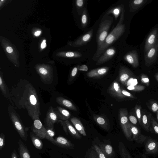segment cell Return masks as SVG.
<instances>
[{
	"label": "cell",
	"instance_id": "6da1fadb",
	"mask_svg": "<svg viewBox=\"0 0 158 158\" xmlns=\"http://www.w3.org/2000/svg\"><path fill=\"white\" fill-rule=\"evenodd\" d=\"M12 101L17 108L26 109L33 121L40 119V103L33 85L26 80H21L12 89Z\"/></svg>",
	"mask_w": 158,
	"mask_h": 158
},
{
	"label": "cell",
	"instance_id": "7a4b0ae2",
	"mask_svg": "<svg viewBox=\"0 0 158 158\" xmlns=\"http://www.w3.org/2000/svg\"><path fill=\"white\" fill-rule=\"evenodd\" d=\"M124 10L123 6L120 18L118 23L113 30L108 35L103 43L94 55L92 59L96 61L99 57L109 47L118 39L124 33L125 30V26L123 24Z\"/></svg>",
	"mask_w": 158,
	"mask_h": 158
},
{
	"label": "cell",
	"instance_id": "3957f363",
	"mask_svg": "<svg viewBox=\"0 0 158 158\" xmlns=\"http://www.w3.org/2000/svg\"><path fill=\"white\" fill-rule=\"evenodd\" d=\"M8 110L10 118L15 130L21 138L26 141L28 137L27 131L29 128L24 127L13 106L9 105L8 106Z\"/></svg>",
	"mask_w": 158,
	"mask_h": 158
},
{
	"label": "cell",
	"instance_id": "277c9868",
	"mask_svg": "<svg viewBox=\"0 0 158 158\" xmlns=\"http://www.w3.org/2000/svg\"><path fill=\"white\" fill-rule=\"evenodd\" d=\"M113 20V17L110 16H103L102 18L96 33L97 50L99 48L108 36Z\"/></svg>",
	"mask_w": 158,
	"mask_h": 158
},
{
	"label": "cell",
	"instance_id": "5b68a950",
	"mask_svg": "<svg viewBox=\"0 0 158 158\" xmlns=\"http://www.w3.org/2000/svg\"><path fill=\"white\" fill-rule=\"evenodd\" d=\"M120 123L123 132L127 139L130 141L132 140L127 110L121 108L119 110Z\"/></svg>",
	"mask_w": 158,
	"mask_h": 158
},
{
	"label": "cell",
	"instance_id": "8992f818",
	"mask_svg": "<svg viewBox=\"0 0 158 158\" xmlns=\"http://www.w3.org/2000/svg\"><path fill=\"white\" fill-rule=\"evenodd\" d=\"M59 120L57 115L54 108L52 106H50L44 119L46 128L54 129V124L58 123Z\"/></svg>",
	"mask_w": 158,
	"mask_h": 158
},
{
	"label": "cell",
	"instance_id": "52a82bcc",
	"mask_svg": "<svg viewBox=\"0 0 158 158\" xmlns=\"http://www.w3.org/2000/svg\"><path fill=\"white\" fill-rule=\"evenodd\" d=\"M158 54V41L146 53L145 56V66H149L156 61Z\"/></svg>",
	"mask_w": 158,
	"mask_h": 158
},
{
	"label": "cell",
	"instance_id": "ba28073f",
	"mask_svg": "<svg viewBox=\"0 0 158 158\" xmlns=\"http://www.w3.org/2000/svg\"><path fill=\"white\" fill-rule=\"evenodd\" d=\"M34 121L31 127L32 132L40 139H45L46 128L42 124L40 119Z\"/></svg>",
	"mask_w": 158,
	"mask_h": 158
},
{
	"label": "cell",
	"instance_id": "9c48e42d",
	"mask_svg": "<svg viewBox=\"0 0 158 158\" xmlns=\"http://www.w3.org/2000/svg\"><path fill=\"white\" fill-rule=\"evenodd\" d=\"M94 30L91 29L74 41L72 46L73 47H81L86 45L91 40L93 36Z\"/></svg>",
	"mask_w": 158,
	"mask_h": 158
},
{
	"label": "cell",
	"instance_id": "30bf717a",
	"mask_svg": "<svg viewBox=\"0 0 158 158\" xmlns=\"http://www.w3.org/2000/svg\"><path fill=\"white\" fill-rule=\"evenodd\" d=\"M116 52V50L114 47H109L103 53L96 61V65L102 64L107 62L113 57Z\"/></svg>",
	"mask_w": 158,
	"mask_h": 158
},
{
	"label": "cell",
	"instance_id": "8fae6325",
	"mask_svg": "<svg viewBox=\"0 0 158 158\" xmlns=\"http://www.w3.org/2000/svg\"><path fill=\"white\" fill-rule=\"evenodd\" d=\"M158 41V29L156 28L152 31L147 39L144 47L145 53H146Z\"/></svg>",
	"mask_w": 158,
	"mask_h": 158
},
{
	"label": "cell",
	"instance_id": "7c38bea8",
	"mask_svg": "<svg viewBox=\"0 0 158 158\" xmlns=\"http://www.w3.org/2000/svg\"><path fill=\"white\" fill-rule=\"evenodd\" d=\"M121 89L119 83L114 81L108 89V93L112 96L118 99H123L126 97L122 93Z\"/></svg>",
	"mask_w": 158,
	"mask_h": 158
},
{
	"label": "cell",
	"instance_id": "4fadbf2b",
	"mask_svg": "<svg viewBox=\"0 0 158 158\" xmlns=\"http://www.w3.org/2000/svg\"><path fill=\"white\" fill-rule=\"evenodd\" d=\"M133 77V74L129 69L123 66H120L119 70V81L123 85H125L128 80Z\"/></svg>",
	"mask_w": 158,
	"mask_h": 158
},
{
	"label": "cell",
	"instance_id": "5bb4252c",
	"mask_svg": "<svg viewBox=\"0 0 158 158\" xmlns=\"http://www.w3.org/2000/svg\"><path fill=\"white\" fill-rule=\"evenodd\" d=\"M52 143L58 147L65 149H72L75 147L70 140L61 136L56 137Z\"/></svg>",
	"mask_w": 158,
	"mask_h": 158
},
{
	"label": "cell",
	"instance_id": "9a60e30c",
	"mask_svg": "<svg viewBox=\"0 0 158 158\" xmlns=\"http://www.w3.org/2000/svg\"><path fill=\"white\" fill-rule=\"evenodd\" d=\"M130 126L132 134V140H134L139 143L143 142L147 139V136L141 133L139 129L130 123Z\"/></svg>",
	"mask_w": 158,
	"mask_h": 158
},
{
	"label": "cell",
	"instance_id": "2e32d148",
	"mask_svg": "<svg viewBox=\"0 0 158 158\" xmlns=\"http://www.w3.org/2000/svg\"><path fill=\"white\" fill-rule=\"evenodd\" d=\"M47 69L44 67H40L38 73L42 81L44 83L49 84L52 82L53 77L52 73Z\"/></svg>",
	"mask_w": 158,
	"mask_h": 158
},
{
	"label": "cell",
	"instance_id": "e0dca14e",
	"mask_svg": "<svg viewBox=\"0 0 158 158\" xmlns=\"http://www.w3.org/2000/svg\"><path fill=\"white\" fill-rule=\"evenodd\" d=\"M123 58L133 67L136 68L139 66L138 56L135 51L133 50L127 53L124 56Z\"/></svg>",
	"mask_w": 158,
	"mask_h": 158
},
{
	"label": "cell",
	"instance_id": "ac0fdd59",
	"mask_svg": "<svg viewBox=\"0 0 158 158\" xmlns=\"http://www.w3.org/2000/svg\"><path fill=\"white\" fill-rule=\"evenodd\" d=\"M109 68L103 67L93 69L87 73V76L89 77L96 78L102 77L105 75L108 71Z\"/></svg>",
	"mask_w": 158,
	"mask_h": 158
},
{
	"label": "cell",
	"instance_id": "d6986e66",
	"mask_svg": "<svg viewBox=\"0 0 158 158\" xmlns=\"http://www.w3.org/2000/svg\"><path fill=\"white\" fill-rule=\"evenodd\" d=\"M145 148L148 154L157 153H158V142L155 140L149 139L146 143Z\"/></svg>",
	"mask_w": 158,
	"mask_h": 158
},
{
	"label": "cell",
	"instance_id": "ffe728a7",
	"mask_svg": "<svg viewBox=\"0 0 158 158\" xmlns=\"http://www.w3.org/2000/svg\"><path fill=\"white\" fill-rule=\"evenodd\" d=\"M56 101L59 105L69 109L76 111H77L76 107L72 102L62 97H57Z\"/></svg>",
	"mask_w": 158,
	"mask_h": 158
},
{
	"label": "cell",
	"instance_id": "44dd1931",
	"mask_svg": "<svg viewBox=\"0 0 158 158\" xmlns=\"http://www.w3.org/2000/svg\"><path fill=\"white\" fill-rule=\"evenodd\" d=\"M106 158H112L114 154L112 147L110 145L102 143L97 144Z\"/></svg>",
	"mask_w": 158,
	"mask_h": 158
},
{
	"label": "cell",
	"instance_id": "7402d4cb",
	"mask_svg": "<svg viewBox=\"0 0 158 158\" xmlns=\"http://www.w3.org/2000/svg\"><path fill=\"white\" fill-rule=\"evenodd\" d=\"M54 109L59 119L65 121L68 120L71 116V114L68 110L60 106H57Z\"/></svg>",
	"mask_w": 158,
	"mask_h": 158
},
{
	"label": "cell",
	"instance_id": "603a6c76",
	"mask_svg": "<svg viewBox=\"0 0 158 158\" xmlns=\"http://www.w3.org/2000/svg\"><path fill=\"white\" fill-rule=\"evenodd\" d=\"M0 89L3 95L6 98L11 101L12 95L10 92L6 84L1 73L0 76Z\"/></svg>",
	"mask_w": 158,
	"mask_h": 158
},
{
	"label": "cell",
	"instance_id": "cb8c5ba5",
	"mask_svg": "<svg viewBox=\"0 0 158 158\" xmlns=\"http://www.w3.org/2000/svg\"><path fill=\"white\" fill-rule=\"evenodd\" d=\"M18 148L20 158H31L30 152L26 145L21 140L18 141Z\"/></svg>",
	"mask_w": 158,
	"mask_h": 158
},
{
	"label": "cell",
	"instance_id": "d4e9b609",
	"mask_svg": "<svg viewBox=\"0 0 158 158\" xmlns=\"http://www.w3.org/2000/svg\"><path fill=\"white\" fill-rule=\"evenodd\" d=\"M70 121L74 127L80 134L84 136H86L84 127L79 119L74 117L70 118Z\"/></svg>",
	"mask_w": 158,
	"mask_h": 158
},
{
	"label": "cell",
	"instance_id": "484cf974",
	"mask_svg": "<svg viewBox=\"0 0 158 158\" xmlns=\"http://www.w3.org/2000/svg\"><path fill=\"white\" fill-rule=\"evenodd\" d=\"M93 118L96 123L103 129L108 131L109 130V125L107 121L102 116L94 115Z\"/></svg>",
	"mask_w": 158,
	"mask_h": 158
},
{
	"label": "cell",
	"instance_id": "4316f807",
	"mask_svg": "<svg viewBox=\"0 0 158 158\" xmlns=\"http://www.w3.org/2000/svg\"><path fill=\"white\" fill-rule=\"evenodd\" d=\"M68 131L74 138L77 139H81V136L77 130L68 120L65 121Z\"/></svg>",
	"mask_w": 158,
	"mask_h": 158
},
{
	"label": "cell",
	"instance_id": "83f0119b",
	"mask_svg": "<svg viewBox=\"0 0 158 158\" xmlns=\"http://www.w3.org/2000/svg\"><path fill=\"white\" fill-rule=\"evenodd\" d=\"M152 115L149 113L147 115L146 114L143 113L142 115L141 124L144 129L148 132L150 130V125L151 123V117Z\"/></svg>",
	"mask_w": 158,
	"mask_h": 158
},
{
	"label": "cell",
	"instance_id": "f1b7e54d",
	"mask_svg": "<svg viewBox=\"0 0 158 158\" xmlns=\"http://www.w3.org/2000/svg\"><path fill=\"white\" fill-rule=\"evenodd\" d=\"M123 6L122 5H120L113 7L109 9L104 16H108L110 14H112L114 16L115 20H116L121 14Z\"/></svg>",
	"mask_w": 158,
	"mask_h": 158
},
{
	"label": "cell",
	"instance_id": "f546056e",
	"mask_svg": "<svg viewBox=\"0 0 158 158\" xmlns=\"http://www.w3.org/2000/svg\"><path fill=\"white\" fill-rule=\"evenodd\" d=\"M30 135L32 142L34 146L37 149L41 150L43 148V144L41 139L32 132H31Z\"/></svg>",
	"mask_w": 158,
	"mask_h": 158
},
{
	"label": "cell",
	"instance_id": "4dcf8cb0",
	"mask_svg": "<svg viewBox=\"0 0 158 158\" xmlns=\"http://www.w3.org/2000/svg\"><path fill=\"white\" fill-rule=\"evenodd\" d=\"M146 1L144 0H135L131 1L129 3L130 11L132 12L135 11L142 6Z\"/></svg>",
	"mask_w": 158,
	"mask_h": 158
},
{
	"label": "cell",
	"instance_id": "1f68e13d",
	"mask_svg": "<svg viewBox=\"0 0 158 158\" xmlns=\"http://www.w3.org/2000/svg\"><path fill=\"white\" fill-rule=\"evenodd\" d=\"M118 148L121 158H132L122 142H119Z\"/></svg>",
	"mask_w": 158,
	"mask_h": 158
},
{
	"label": "cell",
	"instance_id": "d6a6232c",
	"mask_svg": "<svg viewBox=\"0 0 158 158\" xmlns=\"http://www.w3.org/2000/svg\"><path fill=\"white\" fill-rule=\"evenodd\" d=\"M85 0H76L75 1V4L77 11L79 15H81L83 11L85 4Z\"/></svg>",
	"mask_w": 158,
	"mask_h": 158
},
{
	"label": "cell",
	"instance_id": "836d02e7",
	"mask_svg": "<svg viewBox=\"0 0 158 158\" xmlns=\"http://www.w3.org/2000/svg\"><path fill=\"white\" fill-rule=\"evenodd\" d=\"M81 16V26L83 28H85L87 26L88 21V15L86 8H84Z\"/></svg>",
	"mask_w": 158,
	"mask_h": 158
},
{
	"label": "cell",
	"instance_id": "e575fe53",
	"mask_svg": "<svg viewBox=\"0 0 158 158\" xmlns=\"http://www.w3.org/2000/svg\"><path fill=\"white\" fill-rule=\"evenodd\" d=\"M46 128L45 139L52 143L54 140L53 137L55 135L54 129L48 128Z\"/></svg>",
	"mask_w": 158,
	"mask_h": 158
},
{
	"label": "cell",
	"instance_id": "d590c367",
	"mask_svg": "<svg viewBox=\"0 0 158 158\" xmlns=\"http://www.w3.org/2000/svg\"><path fill=\"white\" fill-rule=\"evenodd\" d=\"M85 157L86 158H99L93 146L87 151L85 154Z\"/></svg>",
	"mask_w": 158,
	"mask_h": 158
},
{
	"label": "cell",
	"instance_id": "8d00e7d4",
	"mask_svg": "<svg viewBox=\"0 0 158 158\" xmlns=\"http://www.w3.org/2000/svg\"><path fill=\"white\" fill-rule=\"evenodd\" d=\"M127 89L131 91H139L143 90L145 89V87L144 86L139 85H131L127 86Z\"/></svg>",
	"mask_w": 158,
	"mask_h": 158
},
{
	"label": "cell",
	"instance_id": "74e56055",
	"mask_svg": "<svg viewBox=\"0 0 158 158\" xmlns=\"http://www.w3.org/2000/svg\"><path fill=\"white\" fill-rule=\"evenodd\" d=\"M141 107L139 105H137L135 107V110L138 122L140 125L141 124L142 115L141 111Z\"/></svg>",
	"mask_w": 158,
	"mask_h": 158
},
{
	"label": "cell",
	"instance_id": "f35d334b",
	"mask_svg": "<svg viewBox=\"0 0 158 158\" xmlns=\"http://www.w3.org/2000/svg\"><path fill=\"white\" fill-rule=\"evenodd\" d=\"M93 146L97 152L99 158H106L97 144L93 143Z\"/></svg>",
	"mask_w": 158,
	"mask_h": 158
},
{
	"label": "cell",
	"instance_id": "ab89813d",
	"mask_svg": "<svg viewBox=\"0 0 158 158\" xmlns=\"http://www.w3.org/2000/svg\"><path fill=\"white\" fill-rule=\"evenodd\" d=\"M79 65H77L73 68V69L69 78V81H71L76 76L78 70Z\"/></svg>",
	"mask_w": 158,
	"mask_h": 158
},
{
	"label": "cell",
	"instance_id": "60d3db41",
	"mask_svg": "<svg viewBox=\"0 0 158 158\" xmlns=\"http://www.w3.org/2000/svg\"><path fill=\"white\" fill-rule=\"evenodd\" d=\"M151 123L153 130L155 132L158 134V124L153 119L152 115L151 117Z\"/></svg>",
	"mask_w": 158,
	"mask_h": 158
},
{
	"label": "cell",
	"instance_id": "b9f144b4",
	"mask_svg": "<svg viewBox=\"0 0 158 158\" xmlns=\"http://www.w3.org/2000/svg\"><path fill=\"white\" fill-rule=\"evenodd\" d=\"M5 144V136L3 133L0 135V150L4 147Z\"/></svg>",
	"mask_w": 158,
	"mask_h": 158
},
{
	"label": "cell",
	"instance_id": "7bdbcfd3",
	"mask_svg": "<svg viewBox=\"0 0 158 158\" xmlns=\"http://www.w3.org/2000/svg\"><path fill=\"white\" fill-rule=\"evenodd\" d=\"M141 81L142 82L145 84L147 86L149 85V79L148 77L145 74H142L141 76Z\"/></svg>",
	"mask_w": 158,
	"mask_h": 158
},
{
	"label": "cell",
	"instance_id": "ee69618b",
	"mask_svg": "<svg viewBox=\"0 0 158 158\" xmlns=\"http://www.w3.org/2000/svg\"><path fill=\"white\" fill-rule=\"evenodd\" d=\"M137 84V81L136 79L131 78L129 79L125 85L127 86L131 85H135Z\"/></svg>",
	"mask_w": 158,
	"mask_h": 158
},
{
	"label": "cell",
	"instance_id": "f6af8a7d",
	"mask_svg": "<svg viewBox=\"0 0 158 158\" xmlns=\"http://www.w3.org/2000/svg\"><path fill=\"white\" fill-rule=\"evenodd\" d=\"M150 108L154 113L157 112L158 111V104L156 102H153L150 105Z\"/></svg>",
	"mask_w": 158,
	"mask_h": 158
},
{
	"label": "cell",
	"instance_id": "bcb514c9",
	"mask_svg": "<svg viewBox=\"0 0 158 158\" xmlns=\"http://www.w3.org/2000/svg\"><path fill=\"white\" fill-rule=\"evenodd\" d=\"M122 93L126 97L132 98H135V97L129 92L124 89H121Z\"/></svg>",
	"mask_w": 158,
	"mask_h": 158
},
{
	"label": "cell",
	"instance_id": "7dc6e473",
	"mask_svg": "<svg viewBox=\"0 0 158 158\" xmlns=\"http://www.w3.org/2000/svg\"><path fill=\"white\" fill-rule=\"evenodd\" d=\"M58 123H60L61 125L62 126L63 129L66 134L67 135H68V131L65 121L59 119Z\"/></svg>",
	"mask_w": 158,
	"mask_h": 158
},
{
	"label": "cell",
	"instance_id": "c3c4849f",
	"mask_svg": "<svg viewBox=\"0 0 158 158\" xmlns=\"http://www.w3.org/2000/svg\"><path fill=\"white\" fill-rule=\"evenodd\" d=\"M129 119L130 122L133 124H136L137 123V120L136 118L134 115H130L129 117Z\"/></svg>",
	"mask_w": 158,
	"mask_h": 158
},
{
	"label": "cell",
	"instance_id": "681fc988",
	"mask_svg": "<svg viewBox=\"0 0 158 158\" xmlns=\"http://www.w3.org/2000/svg\"><path fill=\"white\" fill-rule=\"evenodd\" d=\"M88 66L85 64H83L79 66L78 70L80 71L87 72L88 71Z\"/></svg>",
	"mask_w": 158,
	"mask_h": 158
},
{
	"label": "cell",
	"instance_id": "f907efd6",
	"mask_svg": "<svg viewBox=\"0 0 158 158\" xmlns=\"http://www.w3.org/2000/svg\"><path fill=\"white\" fill-rule=\"evenodd\" d=\"M19 158V155L17 153L16 150L15 149H14L11 155L10 158Z\"/></svg>",
	"mask_w": 158,
	"mask_h": 158
},
{
	"label": "cell",
	"instance_id": "816d5d0a",
	"mask_svg": "<svg viewBox=\"0 0 158 158\" xmlns=\"http://www.w3.org/2000/svg\"><path fill=\"white\" fill-rule=\"evenodd\" d=\"M6 50L7 52L9 53L12 52L13 51L12 48L11 47L9 46L6 48Z\"/></svg>",
	"mask_w": 158,
	"mask_h": 158
},
{
	"label": "cell",
	"instance_id": "f5cc1de1",
	"mask_svg": "<svg viewBox=\"0 0 158 158\" xmlns=\"http://www.w3.org/2000/svg\"><path fill=\"white\" fill-rule=\"evenodd\" d=\"M46 40H44L41 43V47L42 49L46 47Z\"/></svg>",
	"mask_w": 158,
	"mask_h": 158
},
{
	"label": "cell",
	"instance_id": "db71d44e",
	"mask_svg": "<svg viewBox=\"0 0 158 158\" xmlns=\"http://www.w3.org/2000/svg\"><path fill=\"white\" fill-rule=\"evenodd\" d=\"M41 33V31H38L35 32L34 35L35 36H37L40 35Z\"/></svg>",
	"mask_w": 158,
	"mask_h": 158
},
{
	"label": "cell",
	"instance_id": "11a10c76",
	"mask_svg": "<svg viewBox=\"0 0 158 158\" xmlns=\"http://www.w3.org/2000/svg\"><path fill=\"white\" fill-rule=\"evenodd\" d=\"M155 78L156 80L158 81V73L155 75Z\"/></svg>",
	"mask_w": 158,
	"mask_h": 158
},
{
	"label": "cell",
	"instance_id": "9f6ffc18",
	"mask_svg": "<svg viewBox=\"0 0 158 158\" xmlns=\"http://www.w3.org/2000/svg\"><path fill=\"white\" fill-rule=\"evenodd\" d=\"M157 118L158 121V111L156 112Z\"/></svg>",
	"mask_w": 158,
	"mask_h": 158
},
{
	"label": "cell",
	"instance_id": "6f0895ef",
	"mask_svg": "<svg viewBox=\"0 0 158 158\" xmlns=\"http://www.w3.org/2000/svg\"><path fill=\"white\" fill-rule=\"evenodd\" d=\"M1 1H3V0H1Z\"/></svg>",
	"mask_w": 158,
	"mask_h": 158
}]
</instances>
